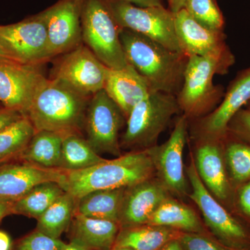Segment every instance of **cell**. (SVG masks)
I'll return each instance as SVG.
<instances>
[{"label":"cell","instance_id":"9","mask_svg":"<svg viewBox=\"0 0 250 250\" xmlns=\"http://www.w3.org/2000/svg\"><path fill=\"white\" fill-rule=\"evenodd\" d=\"M126 119L104 90L90 98L85 113L86 141L98 154L122 155L120 131Z\"/></svg>","mask_w":250,"mask_h":250},{"label":"cell","instance_id":"13","mask_svg":"<svg viewBox=\"0 0 250 250\" xmlns=\"http://www.w3.org/2000/svg\"><path fill=\"white\" fill-rule=\"evenodd\" d=\"M83 0H59L41 13L52 58L70 52L83 43L82 9Z\"/></svg>","mask_w":250,"mask_h":250},{"label":"cell","instance_id":"6","mask_svg":"<svg viewBox=\"0 0 250 250\" xmlns=\"http://www.w3.org/2000/svg\"><path fill=\"white\" fill-rule=\"evenodd\" d=\"M181 112L175 95L150 92L128 116L126 130L121 138V147L144 150L156 146L173 117Z\"/></svg>","mask_w":250,"mask_h":250},{"label":"cell","instance_id":"1","mask_svg":"<svg viewBox=\"0 0 250 250\" xmlns=\"http://www.w3.org/2000/svg\"><path fill=\"white\" fill-rule=\"evenodd\" d=\"M121 41L126 62L144 79L150 92L177 96L183 84L187 55L128 29L121 31Z\"/></svg>","mask_w":250,"mask_h":250},{"label":"cell","instance_id":"31","mask_svg":"<svg viewBox=\"0 0 250 250\" xmlns=\"http://www.w3.org/2000/svg\"><path fill=\"white\" fill-rule=\"evenodd\" d=\"M226 159L233 179L243 182L250 178V147L241 143L229 145Z\"/></svg>","mask_w":250,"mask_h":250},{"label":"cell","instance_id":"47","mask_svg":"<svg viewBox=\"0 0 250 250\" xmlns=\"http://www.w3.org/2000/svg\"></svg>","mask_w":250,"mask_h":250},{"label":"cell","instance_id":"25","mask_svg":"<svg viewBox=\"0 0 250 250\" xmlns=\"http://www.w3.org/2000/svg\"><path fill=\"white\" fill-rule=\"evenodd\" d=\"M63 135L48 131L36 132L18 160L47 168H60Z\"/></svg>","mask_w":250,"mask_h":250},{"label":"cell","instance_id":"4","mask_svg":"<svg viewBox=\"0 0 250 250\" xmlns=\"http://www.w3.org/2000/svg\"><path fill=\"white\" fill-rule=\"evenodd\" d=\"M229 62L201 56H189L184 82L177 95L179 107L188 120L208 114L225 93L223 87L213 83L215 75L228 73Z\"/></svg>","mask_w":250,"mask_h":250},{"label":"cell","instance_id":"11","mask_svg":"<svg viewBox=\"0 0 250 250\" xmlns=\"http://www.w3.org/2000/svg\"><path fill=\"white\" fill-rule=\"evenodd\" d=\"M0 40L22 63L41 66L52 59L41 13L14 24L0 25Z\"/></svg>","mask_w":250,"mask_h":250},{"label":"cell","instance_id":"22","mask_svg":"<svg viewBox=\"0 0 250 250\" xmlns=\"http://www.w3.org/2000/svg\"><path fill=\"white\" fill-rule=\"evenodd\" d=\"M147 225L166 227L182 232L200 233L213 237L191 208L171 197L158 207Z\"/></svg>","mask_w":250,"mask_h":250},{"label":"cell","instance_id":"21","mask_svg":"<svg viewBox=\"0 0 250 250\" xmlns=\"http://www.w3.org/2000/svg\"><path fill=\"white\" fill-rule=\"evenodd\" d=\"M121 227L116 222L88 218L75 213L72 218L71 240L90 250H112Z\"/></svg>","mask_w":250,"mask_h":250},{"label":"cell","instance_id":"23","mask_svg":"<svg viewBox=\"0 0 250 250\" xmlns=\"http://www.w3.org/2000/svg\"><path fill=\"white\" fill-rule=\"evenodd\" d=\"M181 233L173 229L150 225L121 228L113 248L160 250L168 242L178 238Z\"/></svg>","mask_w":250,"mask_h":250},{"label":"cell","instance_id":"30","mask_svg":"<svg viewBox=\"0 0 250 250\" xmlns=\"http://www.w3.org/2000/svg\"><path fill=\"white\" fill-rule=\"evenodd\" d=\"M184 9L206 27L223 31L225 20L216 0H187Z\"/></svg>","mask_w":250,"mask_h":250},{"label":"cell","instance_id":"7","mask_svg":"<svg viewBox=\"0 0 250 250\" xmlns=\"http://www.w3.org/2000/svg\"><path fill=\"white\" fill-rule=\"evenodd\" d=\"M186 173L192 188L188 195L201 211L206 228L212 236L229 248L250 250L249 231L224 208L205 187L197 173L192 156Z\"/></svg>","mask_w":250,"mask_h":250},{"label":"cell","instance_id":"27","mask_svg":"<svg viewBox=\"0 0 250 250\" xmlns=\"http://www.w3.org/2000/svg\"><path fill=\"white\" fill-rule=\"evenodd\" d=\"M76 205L77 199L65 192L37 219L36 230L59 238L71 223Z\"/></svg>","mask_w":250,"mask_h":250},{"label":"cell","instance_id":"43","mask_svg":"<svg viewBox=\"0 0 250 250\" xmlns=\"http://www.w3.org/2000/svg\"><path fill=\"white\" fill-rule=\"evenodd\" d=\"M0 59H4V60L14 61V62H18V61L15 59L14 56L10 53L9 50H8V49L5 47L4 44L2 43V42H1V40H0Z\"/></svg>","mask_w":250,"mask_h":250},{"label":"cell","instance_id":"17","mask_svg":"<svg viewBox=\"0 0 250 250\" xmlns=\"http://www.w3.org/2000/svg\"><path fill=\"white\" fill-rule=\"evenodd\" d=\"M66 171L47 168L22 160L0 164V198L16 201L33 188L45 182H57L62 186Z\"/></svg>","mask_w":250,"mask_h":250},{"label":"cell","instance_id":"37","mask_svg":"<svg viewBox=\"0 0 250 250\" xmlns=\"http://www.w3.org/2000/svg\"><path fill=\"white\" fill-rule=\"evenodd\" d=\"M14 202V200L8 199L0 198V222L7 215L13 214L12 208Z\"/></svg>","mask_w":250,"mask_h":250},{"label":"cell","instance_id":"44","mask_svg":"<svg viewBox=\"0 0 250 250\" xmlns=\"http://www.w3.org/2000/svg\"><path fill=\"white\" fill-rule=\"evenodd\" d=\"M112 250H134L133 249H131V248H113Z\"/></svg>","mask_w":250,"mask_h":250},{"label":"cell","instance_id":"39","mask_svg":"<svg viewBox=\"0 0 250 250\" xmlns=\"http://www.w3.org/2000/svg\"><path fill=\"white\" fill-rule=\"evenodd\" d=\"M168 4V9L172 14H175L184 9L187 0H166Z\"/></svg>","mask_w":250,"mask_h":250},{"label":"cell","instance_id":"15","mask_svg":"<svg viewBox=\"0 0 250 250\" xmlns=\"http://www.w3.org/2000/svg\"><path fill=\"white\" fill-rule=\"evenodd\" d=\"M174 26L179 46L188 57H213L234 63L223 31L213 30L197 22L185 9L174 14Z\"/></svg>","mask_w":250,"mask_h":250},{"label":"cell","instance_id":"18","mask_svg":"<svg viewBox=\"0 0 250 250\" xmlns=\"http://www.w3.org/2000/svg\"><path fill=\"white\" fill-rule=\"evenodd\" d=\"M169 197L170 192L158 179L126 188L120 210L121 229L147 225L154 212Z\"/></svg>","mask_w":250,"mask_h":250},{"label":"cell","instance_id":"14","mask_svg":"<svg viewBox=\"0 0 250 250\" xmlns=\"http://www.w3.org/2000/svg\"><path fill=\"white\" fill-rule=\"evenodd\" d=\"M41 66L0 59V105L25 116L36 90L45 78Z\"/></svg>","mask_w":250,"mask_h":250},{"label":"cell","instance_id":"28","mask_svg":"<svg viewBox=\"0 0 250 250\" xmlns=\"http://www.w3.org/2000/svg\"><path fill=\"white\" fill-rule=\"evenodd\" d=\"M101 157L79 134L63 135L60 168L65 171L84 170L103 162Z\"/></svg>","mask_w":250,"mask_h":250},{"label":"cell","instance_id":"20","mask_svg":"<svg viewBox=\"0 0 250 250\" xmlns=\"http://www.w3.org/2000/svg\"><path fill=\"white\" fill-rule=\"evenodd\" d=\"M219 139H199L195 152L197 173L210 193L220 200L229 195V184Z\"/></svg>","mask_w":250,"mask_h":250},{"label":"cell","instance_id":"8","mask_svg":"<svg viewBox=\"0 0 250 250\" xmlns=\"http://www.w3.org/2000/svg\"><path fill=\"white\" fill-rule=\"evenodd\" d=\"M106 1L123 29L142 34L171 50L182 52L176 35L174 14L165 6L143 7L117 0Z\"/></svg>","mask_w":250,"mask_h":250},{"label":"cell","instance_id":"12","mask_svg":"<svg viewBox=\"0 0 250 250\" xmlns=\"http://www.w3.org/2000/svg\"><path fill=\"white\" fill-rule=\"evenodd\" d=\"M62 55L52 78L65 82L88 97L104 89L108 67L84 44Z\"/></svg>","mask_w":250,"mask_h":250},{"label":"cell","instance_id":"38","mask_svg":"<svg viewBox=\"0 0 250 250\" xmlns=\"http://www.w3.org/2000/svg\"><path fill=\"white\" fill-rule=\"evenodd\" d=\"M131 3L139 6H164L163 0H117Z\"/></svg>","mask_w":250,"mask_h":250},{"label":"cell","instance_id":"26","mask_svg":"<svg viewBox=\"0 0 250 250\" xmlns=\"http://www.w3.org/2000/svg\"><path fill=\"white\" fill-rule=\"evenodd\" d=\"M65 192L62 186L57 182L39 184L14 202L13 214L25 215L37 220Z\"/></svg>","mask_w":250,"mask_h":250},{"label":"cell","instance_id":"45","mask_svg":"<svg viewBox=\"0 0 250 250\" xmlns=\"http://www.w3.org/2000/svg\"><path fill=\"white\" fill-rule=\"evenodd\" d=\"M1 108H3V107L1 106V105H0V109H1Z\"/></svg>","mask_w":250,"mask_h":250},{"label":"cell","instance_id":"35","mask_svg":"<svg viewBox=\"0 0 250 250\" xmlns=\"http://www.w3.org/2000/svg\"><path fill=\"white\" fill-rule=\"evenodd\" d=\"M24 116L22 113L14 110L0 109V133Z\"/></svg>","mask_w":250,"mask_h":250},{"label":"cell","instance_id":"29","mask_svg":"<svg viewBox=\"0 0 250 250\" xmlns=\"http://www.w3.org/2000/svg\"><path fill=\"white\" fill-rule=\"evenodd\" d=\"M35 134L26 116L3 130L0 133V164L18 160Z\"/></svg>","mask_w":250,"mask_h":250},{"label":"cell","instance_id":"3","mask_svg":"<svg viewBox=\"0 0 250 250\" xmlns=\"http://www.w3.org/2000/svg\"><path fill=\"white\" fill-rule=\"evenodd\" d=\"M154 166L146 150H138L105 159L78 171H66L62 187L77 200L90 192L113 190L134 186L152 178Z\"/></svg>","mask_w":250,"mask_h":250},{"label":"cell","instance_id":"19","mask_svg":"<svg viewBox=\"0 0 250 250\" xmlns=\"http://www.w3.org/2000/svg\"><path fill=\"white\" fill-rule=\"evenodd\" d=\"M104 90L126 120L133 108L150 93L146 81L129 65L122 69L108 67Z\"/></svg>","mask_w":250,"mask_h":250},{"label":"cell","instance_id":"34","mask_svg":"<svg viewBox=\"0 0 250 250\" xmlns=\"http://www.w3.org/2000/svg\"><path fill=\"white\" fill-rule=\"evenodd\" d=\"M230 123H233V129L234 131L250 138V108L248 110H240L233 116Z\"/></svg>","mask_w":250,"mask_h":250},{"label":"cell","instance_id":"36","mask_svg":"<svg viewBox=\"0 0 250 250\" xmlns=\"http://www.w3.org/2000/svg\"><path fill=\"white\" fill-rule=\"evenodd\" d=\"M239 202L242 210L250 218V182L242 188Z\"/></svg>","mask_w":250,"mask_h":250},{"label":"cell","instance_id":"10","mask_svg":"<svg viewBox=\"0 0 250 250\" xmlns=\"http://www.w3.org/2000/svg\"><path fill=\"white\" fill-rule=\"evenodd\" d=\"M188 120L182 115L176 121L168 140L161 146L144 149L150 157L158 179L170 195H188L187 179L184 172V151L187 143Z\"/></svg>","mask_w":250,"mask_h":250},{"label":"cell","instance_id":"24","mask_svg":"<svg viewBox=\"0 0 250 250\" xmlns=\"http://www.w3.org/2000/svg\"><path fill=\"white\" fill-rule=\"evenodd\" d=\"M126 188L90 192L77 200L75 213L119 224L120 210Z\"/></svg>","mask_w":250,"mask_h":250},{"label":"cell","instance_id":"40","mask_svg":"<svg viewBox=\"0 0 250 250\" xmlns=\"http://www.w3.org/2000/svg\"><path fill=\"white\" fill-rule=\"evenodd\" d=\"M12 242L8 233L0 231V250H11Z\"/></svg>","mask_w":250,"mask_h":250},{"label":"cell","instance_id":"41","mask_svg":"<svg viewBox=\"0 0 250 250\" xmlns=\"http://www.w3.org/2000/svg\"><path fill=\"white\" fill-rule=\"evenodd\" d=\"M178 238L168 242L160 250H185Z\"/></svg>","mask_w":250,"mask_h":250},{"label":"cell","instance_id":"42","mask_svg":"<svg viewBox=\"0 0 250 250\" xmlns=\"http://www.w3.org/2000/svg\"><path fill=\"white\" fill-rule=\"evenodd\" d=\"M62 250H90L81 244L78 241H75V240H71L70 243L68 244H65Z\"/></svg>","mask_w":250,"mask_h":250},{"label":"cell","instance_id":"5","mask_svg":"<svg viewBox=\"0 0 250 250\" xmlns=\"http://www.w3.org/2000/svg\"><path fill=\"white\" fill-rule=\"evenodd\" d=\"M123 29L106 0H83L82 42L108 68L122 69L129 65L121 43Z\"/></svg>","mask_w":250,"mask_h":250},{"label":"cell","instance_id":"46","mask_svg":"<svg viewBox=\"0 0 250 250\" xmlns=\"http://www.w3.org/2000/svg\"><path fill=\"white\" fill-rule=\"evenodd\" d=\"M163 1H164V0H163Z\"/></svg>","mask_w":250,"mask_h":250},{"label":"cell","instance_id":"2","mask_svg":"<svg viewBox=\"0 0 250 250\" xmlns=\"http://www.w3.org/2000/svg\"><path fill=\"white\" fill-rule=\"evenodd\" d=\"M90 98L58 79L45 77L36 90L25 116L36 132L79 134L84 126Z\"/></svg>","mask_w":250,"mask_h":250},{"label":"cell","instance_id":"16","mask_svg":"<svg viewBox=\"0 0 250 250\" xmlns=\"http://www.w3.org/2000/svg\"><path fill=\"white\" fill-rule=\"evenodd\" d=\"M250 102V67L235 79L220 106L197 119L194 134L197 139H220L228 131V125L242 106Z\"/></svg>","mask_w":250,"mask_h":250},{"label":"cell","instance_id":"33","mask_svg":"<svg viewBox=\"0 0 250 250\" xmlns=\"http://www.w3.org/2000/svg\"><path fill=\"white\" fill-rule=\"evenodd\" d=\"M65 243L36 230L18 243L16 250H62Z\"/></svg>","mask_w":250,"mask_h":250},{"label":"cell","instance_id":"32","mask_svg":"<svg viewBox=\"0 0 250 250\" xmlns=\"http://www.w3.org/2000/svg\"><path fill=\"white\" fill-rule=\"evenodd\" d=\"M178 239L185 250H250L229 248L219 243L213 237L200 233L182 232Z\"/></svg>","mask_w":250,"mask_h":250}]
</instances>
